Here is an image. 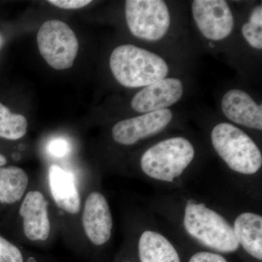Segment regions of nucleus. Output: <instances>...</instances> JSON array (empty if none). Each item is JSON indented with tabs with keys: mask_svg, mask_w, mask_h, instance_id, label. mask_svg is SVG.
Returning a JSON list of instances; mask_svg holds the SVG:
<instances>
[{
	"mask_svg": "<svg viewBox=\"0 0 262 262\" xmlns=\"http://www.w3.org/2000/svg\"><path fill=\"white\" fill-rule=\"evenodd\" d=\"M37 41L41 56L53 69L64 70L72 67L79 43L68 24L59 20H47L38 31Z\"/></svg>",
	"mask_w": 262,
	"mask_h": 262,
	"instance_id": "5",
	"label": "nucleus"
},
{
	"mask_svg": "<svg viewBox=\"0 0 262 262\" xmlns=\"http://www.w3.org/2000/svg\"><path fill=\"white\" fill-rule=\"evenodd\" d=\"M48 182L50 192L56 206L67 214H78L82 203L74 174L53 164L48 168Z\"/></svg>",
	"mask_w": 262,
	"mask_h": 262,
	"instance_id": "12",
	"label": "nucleus"
},
{
	"mask_svg": "<svg viewBox=\"0 0 262 262\" xmlns=\"http://www.w3.org/2000/svg\"><path fill=\"white\" fill-rule=\"evenodd\" d=\"M183 94L184 85L179 79H163L139 91L131 101V107L144 114L166 110L178 103Z\"/></svg>",
	"mask_w": 262,
	"mask_h": 262,
	"instance_id": "11",
	"label": "nucleus"
},
{
	"mask_svg": "<svg viewBox=\"0 0 262 262\" xmlns=\"http://www.w3.org/2000/svg\"><path fill=\"white\" fill-rule=\"evenodd\" d=\"M124 262H132V261H124Z\"/></svg>",
	"mask_w": 262,
	"mask_h": 262,
	"instance_id": "24",
	"label": "nucleus"
},
{
	"mask_svg": "<svg viewBox=\"0 0 262 262\" xmlns=\"http://www.w3.org/2000/svg\"><path fill=\"white\" fill-rule=\"evenodd\" d=\"M224 115L230 121L249 128L262 130V106L239 89L227 91L222 100Z\"/></svg>",
	"mask_w": 262,
	"mask_h": 262,
	"instance_id": "13",
	"label": "nucleus"
},
{
	"mask_svg": "<svg viewBox=\"0 0 262 262\" xmlns=\"http://www.w3.org/2000/svg\"><path fill=\"white\" fill-rule=\"evenodd\" d=\"M141 262H181L173 244L165 236L155 231H144L138 244Z\"/></svg>",
	"mask_w": 262,
	"mask_h": 262,
	"instance_id": "15",
	"label": "nucleus"
},
{
	"mask_svg": "<svg viewBox=\"0 0 262 262\" xmlns=\"http://www.w3.org/2000/svg\"><path fill=\"white\" fill-rule=\"evenodd\" d=\"M232 227L239 245L248 254L261 261V215L251 212L241 213L234 220Z\"/></svg>",
	"mask_w": 262,
	"mask_h": 262,
	"instance_id": "14",
	"label": "nucleus"
},
{
	"mask_svg": "<svg viewBox=\"0 0 262 262\" xmlns=\"http://www.w3.org/2000/svg\"><path fill=\"white\" fill-rule=\"evenodd\" d=\"M125 18L133 35L143 40L158 41L167 34L170 14L162 0H127Z\"/></svg>",
	"mask_w": 262,
	"mask_h": 262,
	"instance_id": "6",
	"label": "nucleus"
},
{
	"mask_svg": "<svg viewBox=\"0 0 262 262\" xmlns=\"http://www.w3.org/2000/svg\"><path fill=\"white\" fill-rule=\"evenodd\" d=\"M82 225L86 237L96 246L107 244L112 237L113 218L107 199L98 191L90 192L84 202Z\"/></svg>",
	"mask_w": 262,
	"mask_h": 262,
	"instance_id": "9",
	"label": "nucleus"
},
{
	"mask_svg": "<svg viewBox=\"0 0 262 262\" xmlns=\"http://www.w3.org/2000/svg\"><path fill=\"white\" fill-rule=\"evenodd\" d=\"M183 224L189 235L212 250L229 253L235 252L239 248L232 226L204 203L188 201Z\"/></svg>",
	"mask_w": 262,
	"mask_h": 262,
	"instance_id": "2",
	"label": "nucleus"
},
{
	"mask_svg": "<svg viewBox=\"0 0 262 262\" xmlns=\"http://www.w3.org/2000/svg\"><path fill=\"white\" fill-rule=\"evenodd\" d=\"M7 163V158H5L4 155L0 154V168L4 166Z\"/></svg>",
	"mask_w": 262,
	"mask_h": 262,
	"instance_id": "23",
	"label": "nucleus"
},
{
	"mask_svg": "<svg viewBox=\"0 0 262 262\" xmlns=\"http://www.w3.org/2000/svg\"><path fill=\"white\" fill-rule=\"evenodd\" d=\"M49 202L44 193L32 190L26 193L20 203L19 214L22 219L24 235L32 242H45L51 232Z\"/></svg>",
	"mask_w": 262,
	"mask_h": 262,
	"instance_id": "10",
	"label": "nucleus"
},
{
	"mask_svg": "<svg viewBox=\"0 0 262 262\" xmlns=\"http://www.w3.org/2000/svg\"><path fill=\"white\" fill-rule=\"evenodd\" d=\"M173 119L168 108L145 113L140 116L121 120L112 129L113 139L117 144L131 146L164 130Z\"/></svg>",
	"mask_w": 262,
	"mask_h": 262,
	"instance_id": "8",
	"label": "nucleus"
},
{
	"mask_svg": "<svg viewBox=\"0 0 262 262\" xmlns=\"http://www.w3.org/2000/svg\"><path fill=\"white\" fill-rule=\"evenodd\" d=\"M262 25L247 22L242 27V34L250 46L262 49Z\"/></svg>",
	"mask_w": 262,
	"mask_h": 262,
	"instance_id": "19",
	"label": "nucleus"
},
{
	"mask_svg": "<svg viewBox=\"0 0 262 262\" xmlns=\"http://www.w3.org/2000/svg\"><path fill=\"white\" fill-rule=\"evenodd\" d=\"M48 151L55 157H64L70 150V144L64 139H55L50 142L48 146Z\"/></svg>",
	"mask_w": 262,
	"mask_h": 262,
	"instance_id": "20",
	"label": "nucleus"
},
{
	"mask_svg": "<svg viewBox=\"0 0 262 262\" xmlns=\"http://www.w3.org/2000/svg\"><path fill=\"white\" fill-rule=\"evenodd\" d=\"M0 262H24L20 248L0 235Z\"/></svg>",
	"mask_w": 262,
	"mask_h": 262,
	"instance_id": "18",
	"label": "nucleus"
},
{
	"mask_svg": "<svg viewBox=\"0 0 262 262\" xmlns=\"http://www.w3.org/2000/svg\"><path fill=\"white\" fill-rule=\"evenodd\" d=\"M189 262H228L222 255L218 253L201 251L194 253Z\"/></svg>",
	"mask_w": 262,
	"mask_h": 262,
	"instance_id": "22",
	"label": "nucleus"
},
{
	"mask_svg": "<svg viewBox=\"0 0 262 262\" xmlns=\"http://www.w3.org/2000/svg\"><path fill=\"white\" fill-rule=\"evenodd\" d=\"M192 11L196 27L209 40H222L233 30V15L224 0H194Z\"/></svg>",
	"mask_w": 262,
	"mask_h": 262,
	"instance_id": "7",
	"label": "nucleus"
},
{
	"mask_svg": "<svg viewBox=\"0 0 262 262\" xmlns=\"http://www.w3.org/2000/svg\"><path fill=\"white\" fill-rule=\"evenodd\" d=\"M48 3L61 9H80L87 6L91 1L90 0H50Z\"/></svg>",
	"mask_w": 262,
	"mask_h": 262,
	"instance_id": "21",
	"label": "nucleus"
},
{
	"mask_svg": "<svg viewBox=\"0 0 262 262\" xmlns=\"http://www.w3.org/2000/svg\"><path fill=\"white\" fill-rule=\"evenodd\" d=\"M29 184L28 174L17 166L0 168V203L13 205L22 201Z\"/></svg>",
	"mask_w": 262,
	"mask_h": 262,
	"instance_id": "16",
	"label": "nucleus"
},
{
	"mask_svg": "<svg viewBox=\"0 0 262 262\" xmlns=\"http://www.w3.org/2000/svg\"><path fill=\"white\" fill-rule=\"evenodd\" d=\"M28 122L19 114L12 113L9 108L0 102V138L16 141L26 135Z\"/></svg>",
	"mask_w": 262,
	"mask_h": 262,
	"instance_id": "17",
	"label": "nucleus"
},
{
	"mask_svg": "<svg viewBox=\"0 0 262 262\" xmlns=\"http://www.w3.org/2000/svg\"><path fill=\"white\" fill-rule=\"evenodd\" d=\"M212 145L231 170L252 175L261 168L262 155L256 143L244 131L222 122L211 131Z\"/></svg>",
	"mask_w": 262,
	"mask_h": 262,
	"instance_id": "3",
	"label": "nucleus"
},
{
	"mask_svg": "<svg viewBox=\"0 0 262 262\" xmlns=\"http://www.w3.org/2000/svg\"><path fill=\"white\" fill-rule=\"evenodd\" d=\"M194 155V146L188 139L169 138L144 151L141 158V168L149 178L173 182L190 165Z\"/></svg>",
	"mask_w": 262,
	"mask_h": 262,
	"instance_id": "4",
	"label": "nucleus"
},
{
	"mask_svg": "<svg viewBox=\"0 0 262 262\" xmlns=\"http://www.w3.org/2000/svg\"><path fill=\"white\" fill-rule=\"evenodd\" d=\"M110 66L117 82L132 89L146 87L166 78L169 72L168 66L163 58L130 44L122 45L114 50Z\"/></svg>",
	"mask_w": 262,
	"mask_h": 262,
	"instance_id": "1",
	"label": "nucleus"
}]
</instances>
